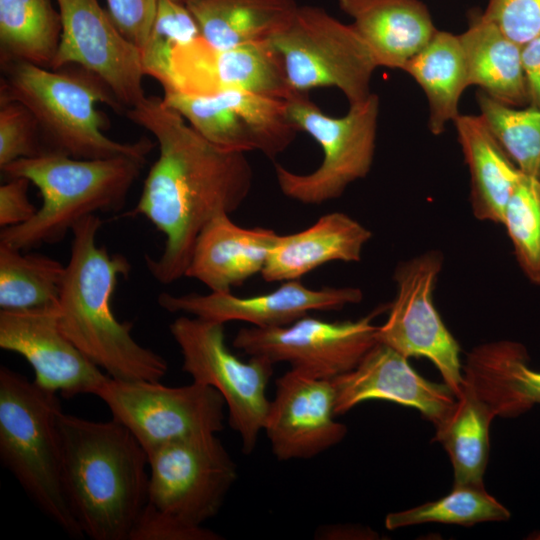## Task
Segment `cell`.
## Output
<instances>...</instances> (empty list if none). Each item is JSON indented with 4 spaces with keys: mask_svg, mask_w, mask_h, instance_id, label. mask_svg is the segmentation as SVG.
<instances>
[{
    "mask_svg": "<svg viewBox=\"0 0 540 540\" xmlns=\"http://www.w3.org/2000/svg\"><path fill=\"white\" fill-rule=\"evenodd\" d=\"M371 236L368 228L343 212L324 214L304 230L279 235L260 275L266 282H285L330 262H359Z\"/></svg>",
    "mask_w": 540,
    "mask_h": 540,
    "instance_id": "22",
    "label": "cell"
},
{
    "mask_svg": "<svg viewBox=\"0 0 540 540\" xmlns=\"http://www.w3.org/2000/svg\"><path fill=\"white\" fill-rule=\"evenodd\" d=\"M463 371L496 417H517L540 404V372L530 368L527 350L518 342L477 346Z\"/></svg>",
    "mask_w": 540,
    "mask_h": 540,
    "instance_id": "24",
    "label": "cell"
},
{
    "mask_svg": "<svg viewBox=\"0 0 540 540\" xmlns=\"http://www.w3.org/2000/svg\"><path fill=\"white\" fill-rule=\"evenodd\" d=\"M0 101H18L35 115L47 152L78 159L116 156L145 158L153 143L143 137L133 143L105 135L108 120L97 109L106 104L126 111L109 85L97 74L79 66L44 68L25 61L1 63Z\"/></svg>",
    "mask_w": 540,
    "mask_h": 540,
    "instance_id": "4",
    "label": "cell"
},
{
    "mask_svg": "<svg viewBox=\"0 0 540 540\" xmlns=\"http://www.w3.org/2000/svg\"><path fill=\"white\" fill-rule=\"evenodd\" d=\"M221 535L204 528L190 526L145 505L129 540H220Z\"/></svg>",
    "mask_w": 540,
    "mask_h": 540,
    "instance_id": "38",
    "label": "cell"
},
{
    "mask_svg": "<svg viewBox=\"0 0 540 540\" xmlns=\"http://www.w3.org/2000/svg\"><path fill=\"white\" fill-rule=\"evenodd\" d=\"M501 224L506 227L522 271L540 286V179L521 174Z\"/></svg>",
    "mask_w": 540,
    "mask_h": 540,
    "instance_id": "34",
    "label": "cell"
},
{
    "mask_svg": "<svg viewBox=\"0 0 540 540\" xmlns=\"http://www.w3.org/2000/svg\"><path fill=\"white\" fill-rule=\"evenodd\" d=\"M125 115L150 132L159 146V156L128 214L145 217L165 236L161 255H146L145 262L156 281L170 284L185 277L204 227L244 203L253 170L245 153L213 145L158 96H146Z\"/></svg>",
    "mask_w": 540,
    "mask_h": 540,
    "instance_id": "1",
    "label": "cell"
},
{
    "mask_svg": "<svg viewBox=\"0 0 540 540\" xmlns=\"http://www.w3.org/2000/svg\"><path fill=\"white\" fill-rule=\"evenodd\" d=\"M0 243V307L28 309L58 303L66 266L40 253Z\"/></svg>",
    "mask_w": 540,
    "mask_h": 540,
    "instance_id": "31",
    "label": "cell"
},
{
    "mask_svg": "<svg viewBox=\"0 0 540 540\" xmlns=\"http://www.w3.org/2000/svg\"><path fill=\"white\" fill-rule=\"evenodd\" d=\"M510 511L490 495L484 485L454 486L442 498L419 506L389 513L385 526L389 530L423 523L472 526L489 521H507Z\"/></svg>",
    "mask_w": 540,
    "mask_h": 540,
    "instance_id": "32",
    "label": "cell"
},
{
    "mask_svg": "<svg viewBox=\"0 0 540 540\" xmlns=\"http://www.w3.org/2000/svg\"><path fill=\"white\" fill-rule=\"evenodd\" d=\"M8 179L0 186V226L2 228L25 223L38 209L28 197L30 181L23 177Z\"/></svg>",
    "mask_w": 540,
    "mask_h": 540,
    "instance_id": "40",
    "label": "cell"
},
{
    "mask_svg": "<svg viewBox=\"0 0 540 540\" xmlns=\"http://www.w3.org/2000/svg\"><path fill=\"white\" fill-rule=\"evenodd\" d=\"M522 64L529 99L540 109V36L522 46Z\"/></svg>",
    "mask_w": 540,
    "mask_h": 540,
    "instance_id": "41",
    "label": "cell"
},
{
    "mask_svg": "<svg viewBox=\"0 0 540 540\" xmlns=\"http://www.w3.org/2000/svg\"><path fill=\"white\" fill-rule=\"evenodd\" d=\"M47 152L40 125L18 101H0V167Z\"/></svg>",
    "mask_w": 540,
    "mask_h": 540,
    "instance_id": "36",
    "label": "cell"
},
{
    "mask_svg": "<svg viewBox=\"0 0 540 540\" xmlns=\"http://www.w3.org/2000/svg\"><path fill=\"white\" fill-rule=\"evenodd\" d=\"M280 234L237 225L228 214L213 218L199 234L185 273L212 292H232L261 274Z\"/></svg>",
    "mask_w": 540,
    "mask_h": 540,
    "instance_id": "21",
    "label": "cell"
},
{
    "mask_svg": "<svg viewBox=\"0 0 540 540\" xmlns=\"http://www.w3.org/2000/svg\"><path fill=\"white\" fill-rule=\"evenodd\" d=\"M185 5L202 38L220 49L269 40L298 8L295 0H186Z\"/></svg>",
    "mask_w": 540,
    "mask_h": 540,
    "instance_id": "27",
    "label": "cell"
},
{
    "mask_svg": "<svg viewBox=\"0 0 540 540\" xmlns=\"http://www.w3.org/2000/svg\"><path fill=\"white\" fill-rule=\"evenodd\" d=\"M446 419L436 427L434 440L447 451L454 486L483 485L489 456V428L496 417L466 379Z\"/></svg>",
    "mask_w": 540,
    "mask_h": 540,
    "instance_id": "29",
    "label": "cell"
},
{
    "mask_svg": "<svg viewBox=\"0 0 540 540\" xmlns=\"http://www.w3.org/2000/svg\"><path fill=\"white\" fill-rule=\"evenodd\" d=\"M145 160L134 156L78 159L45 152L0 167L8 178L28 179L39 189L42 199L28 221L2 228L0 243L24 251L56 243L85 217L119 210Z\"/></svg>",
    "mask_w": 540,
    "mask_h": 540,
    "instance_id": "5",
    "label": "cell"
},
{
    "mask_svg": "<svg viewBox=\"0 0 540 540\" xmlns=\"http://www.w3.org/2000/svg\"><path fill=\"white\" fill-rule=\"evenodd\" d=\"M335 416L332 381L290 369L276 380L263 430L278 460L309 459L345 437L347 428Z\"/></svg>",
    "mask_w": 540,
    "mask_h": 540,
    "instance_id": "19",
    "label": "cell"
},
{
    "mask_svg": "<svg viewBox=\"0 0 540 540\" xmlns=\"http://www.w3.org/2000/svg\"><path fill=\"white\" fill-rule=\"evenodd\" d=\"M57 393L0 368V459L39 509L68 536H84L62 482Z\"/></svg>",
    "mask_w": 540,
    "mask_h": 540,
    "instance_id": "6",
    "label": "cell"
},
{
    "mask_svg": "<svg viewBox=\"0 0 540 540\" xmlns=\"http://www.w3.org/2000/svg\"><path fill=\"white\" fill-rule=\"evenodd\" d=\"M163 90L194 96L243 90L284 100L297 94L269 40L220 49L202 37L173 49Z\"/></svg>",
    "mask_w": 540,
    "mask_h": 540,
    "instance_id": "15",
    "label": "cell"
},
{
    "mask_svg": "<svg viewBox=\"0 0 540 540\" xmlns=\"http://www.w3.org/2000/svg\"><path fill=\"white\" fill-rule=\"evenodd\" d=\"M477 102L480 115L517 168L540 179V109H518L482 91Z\"/></svg>",
    "mask_w": 540,
    "mask_h": 540,
    "instance_id": "33",
    "label": "cell"
},
{
    "mask_svg": "<svg viewBox=\"0 0 540 540\" xmlns=\"http://www.w3.org/2000/svg\"><path fill=\"white\" fill-rule=\"evenodd\" d=\"M199 37H202L199 25L184 3L158 0L154 21L141 52L146 76L156 79L164 87L173 49Z\"/></svg>",
    "mask_w": 540,
    "mask_h": 540,
    "instance_id": "35",
    "label": "cell"
},
{
    "mask_svg": "<svg viewBox=\"0 0 540 540\" xmlns=\"http://www.w3.org/2000/svg\"><path fill=\"white\" fill-rule=\"evenodd\" d=\"M373 317L330 322L306 315L285 326L242 328L232 344L249 356L286 362L303 375L333 380L352 370L378 343Z\"/></svg>",
    "mask_w": 540,
    "mask_h": 540,
    "instance_id": "13",
    "label": "cell"
},
{
    "mask_svg": "<svg viewBox=\"0 0 540 540\" xmlns=\"http://www.w3.org/2000/svg\"><path fill=\"white\" fill-rule=\"evenodd\" d=\"M287 113L298 131L309 134L321 147L323 159L312 172L299 174L280 164L275 174L281 192L308 205L339 198L346 188L369 173L375 154L379 98L371 93L351 104L341 117L325 114L305 93L288 100Z\"/></svg>",
    "mask_w": 540,
    "mask_h": 540,
    "instance_id": "7",
    "label": "cell"
},
{
    "mask_svg": "<svg viewBox=\"0 0 540 540\" xmlns=\"http://www.w3.org/2000/svg\"><path fill=\"white\" fill-rule=\"evenodd\" d=\"M223 323L181 315L170 333L183 358L182 370L194 382L216 389L223 397L230 426L240 435L242 451L250 454L263 430L270 400L267 385L273 363L250 356L243 361L226 345Z\"/></svg>",
    "mask_w": 540,
    "mask_h": 540,
    "instance_id": "9",
    "label": "cell"
},
{
    "mask_svg": "<svg viewBox=\"0 0 540 540\" xmlns=\"http://www.w3.org/2000/svg\"><path fill=\"white\" fill-rule=\"evenodd\" d=\"M331 381L337 416L362 402L385 400L417 409L436 428L457 399L447 384L423 378L408 358L379 342L352 370Z\"/></svg>",
    "mask_w": 540,
    "mask_h": 540,
    "instance_id": "20",
    "label": "cell"
},
{
    "mask_svg": "<svg viewBox=\"0 0 540 540\" xmlns=\"http://www.w3.org/2000/svg\"><path fill=\"white\" fill-rule=\"evenodd\" d=\"M443 264L437 251L401 262L394 272L396 295L377 341L406 358L425 357L440 372L456 397L464 383L460 346L442 321L433 293Z\"/></svg>",
    "mask_w": 540,
    "mask_h": 540,
    "instance_id": "12",
    "label": "cell"
},
{
    "mask_svg": "<svg viewBox=\"0 0 540 540\" xmlns=\"http://www.w3.org/2000/svg\"><path fill=\"white\" fill-rule=\"evenodd\" d=\"M101 219L90 215L72 228L69 262L58 298L60 325L66 336L111 378L160 381L166 360L140 345L132 323L120 322L111 300L120 276L131 265L121 254L97 245Z\"/></svg>",
    "mask_w": 540,
    "mask_h": 540,
    "instance_id": "3",
    "label": "cell"
},
{
    "mask_svg": "<svg viewBox=\"0 0 540 540\" xmlns=\"http://www.w3.org/2000/svg\"><path fill=\"white\" fill-rule=\"evenodd\" d=\"M174 1H177V2H180V3H184V4H185V1H186V0H174Z\"/></svg>",
    "mask_w": 540,
    "mask_h": 540,
    "instance_id": "43",
    "label": "cell"
},
{
    "mask_svg": "<svg viewBox=\"0 0 540 540\" xmlns=\"http://www.w3.org/2000/svg\"><path fill=\"white\" fill-rule=\"evenodd\" d=\"M62 33L52 0H0V63L25 61L51 68Z\"/></svg>",
    "mask_w": 540,
    "mask_h": 540,
    "instance_id": "30",
    "label": "cell"
},
{
    "mask_svg": "<svg viewBox=\"0 0 540 540\" xmlns=\"http://www.w3.org/2000/svg\"><path fill=\"white\" fill-rule=\"evenodd\" d=\"M482 15L521 46L540 36V0H489Z\"/></svg>",
    "mask_w": 540,
    "mask_h": 540,
    "instance_id": "37",
    "label": "cell"
},
{
    "mask_svg": "<svg viewBox=\"0 0 540 540\" xmlns=\"http://www.w3.org/2000/svg\"><path fill=\"white\" fill-rule=\"evenodd\" d=\"M95 395L147 454L169 442L216 434L224 428L223 397L216 389L198 382L169 387L160 381L109 376Z\"/></svg>",
    "mask_w": 540,
    "mask_h": 540,
    "instance_id": "10",
    "label": "cell"
},
{
    "mask_svg": "<svg viewBox=\"0 0 540 540\" xmlns=\"http://www.w3.org/2000/svg\"><path fill=\"white\" fill-rule=\"evenodd\" d=\"M453 123L470 174L473 214L481 221L501 224L507 201L522 173L481 115L459 114Z\"/></svg>",
    "mask_w": 540,
    "mask_h": 540,
    "instance_id": "25",
    "label": "cell"
},
{
    "mask_svg": "<svg viewBox=\"0 0 540 540\" xmlns=\"http://www.w3.org/2000/svg\"><path fill=\"white\" fill-rule=\"evenodd\" d=\"M402 70L424 91L429 106V130L440 135L446 124L458 117L460 97L469 86L459 35L437 30Z\"/></svg>",
    "mask_w": 540,
    "mask_h": 540,
    "instance_id": "28",
    "label": "cell"
},
{
    "mask_svg": "<svg viewBox=\"0 0 540 540\" xmlns=\"http://www.w3.org/2000/svg\"><path fill=\"white\" fill-rule=\"evenodd\" d=\"M62 33L51 69L79 65L100 76L131 108L146 94L141 51L118 30L98 0H56Z\"/></svg>",
    "mask_w": 540,
    "mask_h": 540,
    "instance_id": "16",
    "label": "cell"
},
{
    "mask_svg": "<svg viewBox=\"0 0 540 540\" xmlns=\"http://www.w3.org/2000/svg\"><path fill=\"white\" fill-rule=\"evenodd\" d=\"M0 347L21 355L34 371V382L71 398L95 395L109 377L63 332L58 303L0 310Z\"/></svg>",
    "mask_w": 540,
    "mask_h": 540,
    "instance_id": "17",
    "label": "cell"
},
{
    "mask_svg": "<svg viewBox=\"0 0 540 540\" xmlns=\"http://www.w3.org/2000/svg\"><path fill=\"white\" fill-rule=\"evenodd\" d=\"M459 38L469 86H478L489 97L513 107L529 99L521 45L482 14Z\"/></svg>",
    "mask_w": 540,
    "mask_h": 540,
    "instance_id": "26",
    "label": "cell"
},
{
    "mask_svg": "<svg viewBox=\"0 0 540 540\" xmlns=\"http://www.w3.org/2000/svg\"><path fill=\"white\" fill-rule=\"evenodd\" d=\"M62 482L84 536L129 540L148 500V454L115 419L92 421L61 411Z\"/></svg>",
    "mask_w": 540,
    "mask_h": 540,
    "instance_id": "2",
    "label": "cell"
},
{
    "mask_svg": "<svg viewBox=\"0 0 540 540\" xmlns=\"http://www.w3.org/2000/svg\"><path fill=\"white\" fill-rule=\"evenodd\" d=\"M363 298L357 287H307L299 280L282 282L277 289L240 297L232 292L175 295L162 292L158 304L170 313H181L218 323L242 321L253 327L285 326L311 311H336Z\"/></svg>",
    "mask_w": 540,
    "mask_h": 540,
    "instance_id": "18",
    "label": "cell"
},
{
    "mask_svg": "<svg viewBox=\"0 0 540 540\" xmlns=\"http://www.w3.org/2000/svg\"><path fill=\"white\" fill-rule=\"evenodd\" d=\"M269 42L294 93L336 87L349 105L372 93L370 82L378 65L370 49L351 24L319 7L298 6L289 23Z\"/></svg>",
    "mask_w": 540,
    "mask_h": 540,
    "instance_id": "8",
    "label": "cell"
},
{
    "mask_svg": "<svg viewBox=\"0 0 540 540\" xmlns=\"http://www.w3.org/2000/svg\"><path fill=\"white\" fill-rule=\"evenodd\" d=\"M162 100L202 137L228 151H259L274 159L294 141L298 130L286 100L243 90L211 96L165 91Z\"/></svg>",
    "mask_w": 540,
    "mask_h": 540,
    "instance_id": "14",
    "label": "cell"
},
{
    "mask_svg": "<svg viewBox=\"0 0 540 540\" xmlns=\"http://www.w3.org/2000/svg\"><path fill=\"white\" fill-rule=\"evenodd\" d=\"M526 539H529V540H540V530H537V531H534L532 533H530Z\"/></svg>",
    "mask_w": 540,
    "mask_h": 540,
    "instance_id": "42",
    "label": "cell"
},
{
    "mask_svg": "<svg viewBox=\"0 0 540 540\" xmlns=\"http://www.w3.org/2000/svg\"><path fill=\"white\" fill-rule=\"evenodd\" d=\"M108 13L122 35L141 52L157 10L158 0H106Z\"/></svg>",
    "mask_w": 540,
    "mask_h": 540,
    "instance_id": "39",
    "label": "cell"
},
{
    "mask_svg": "<svg viewBox=\"0 0 540 540\" xmlns=\"http://www.w3.org/2000/svg\"><path fill=\"white\" fill-rule=\"evenodd\" d=\"M370 49L378 67L403 69L435 35L432 18L418 0H338Z\"/></svg>",
    "mask_w": 540,
    "mask_h": 540,
    "instance_id": "23",
    "label": "cell"
},
{
    "mask_svg": "<svg viewBox=\"0 0 540 540\" xmlns=\"http://www.w3.org/2000/svg\"><path fill=\"white\" fill-rule=\"evenodd\" d=\"M146 505L190 526L220 510L237 466L216 434L181 438L148 453Z\"/></svg>",
    "mask_w": 540,
    "mask_h": 540,
    "instance_id": "11",
    "label": "cell"
}]
</instances>
